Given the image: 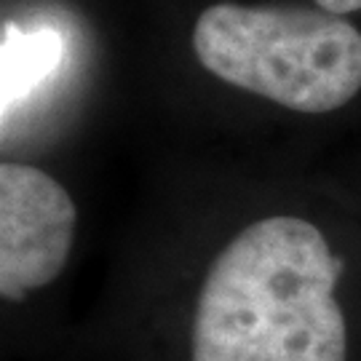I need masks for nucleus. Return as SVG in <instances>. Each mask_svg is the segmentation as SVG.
<instances>
[{
    "instance_id": "1",
    "label": "nucleus",
    "mask_w": 361,
    "mask_h": 361,
    "mask_svg": "<svg viewBox=\"0 0 361 361\" xmlns=\"http://www.w3.org/2000/svg\"><path fill=\"white\" fill-rule=\"evenodd\" d=\"M340 273L343 259L313 222L257 219L219 252L201 284L193 361H345Z\"/></svg>"
},
{
    "instance_id": "2",
    "label": "nucleus",
    "mask_w": 361,
    "mask_h": 361,
    "mask_svg": "<svg viewBox=\"0 0 361 361\" xmlns=\"http://www.w3.org/2000/svg\"><path fill=\"white\" fill-rule=\"evenodd\" d=\"M193 49L219 80L295 113H332L361 91V32L324 8L214 3Z\"/></svg>"
},
{
    "instance_id": "3",
    "label": "nucleus",
    "mask_w": 361,
    "mask_h": 361,
    "mask_svg": "<svg viewBox=\"0 0 361 361\" xmlns=\"http://www.w3.org/2000/svg\"><path fill=\"white\" fill-rule=\"evenodd\" d=\"M78 209L59 182L27 164L0 166V295L25 300L62 273Z\"/></svg>"
},
{
    "instance_id": "4",
    "label": "nucleus",
    "mask_w": 361,
    "mask_h": 361,
    "mask_svg": "<svg viewBox=\"0 0 361 361\" xmlns=\"http://www.w3.org/2000/svg\"><path fill=\"white\" fill-rule=\"evenodd\" d=\"M65 40L54 27H27L16 22L3 25L0 43V97L3 116L8 118L13 107L30 99V94L40 89L62 62Z\"/></svg>"
},
{
    "instance_id": "5",
    "label": "nucleus",
    "mask_w": 361,
    "mask_h": 361,
    "mask_svg": "<svg viewBox=\"0 0 361 361\" xmlns=\"http://www.w3.org/2000/svg\"><path fill=\"white\" fill-rule=\"evenodd\" d=\"M316 6L329 13H337V16L361 11V0H316Z\"/></svg>"
}]
</instances>
